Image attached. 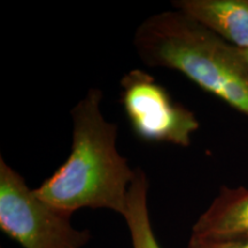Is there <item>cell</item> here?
Masks as SVG:
<instances>
[{
    "mask_svg": "<svg viewBox=\"0 0 248 248\" xmlns=\"http://www.w3.org/2000/svg\"><path fill=\"white\" fill-rule=\"evenodd\" d=\"M102 91L91 88L70 111L73 140L67 160L36 194L59 212L108 209L123 215L136 169L117 150V124L101 111Z\"/></svg>",
    "mask_w": 248,
    "mask_h": 248,
    "instance_id": "obj_1",
    "label": "cell"
},
{
    "mask_svg": "<svg viewBox=\"0 0 248 248\" xmlns=\"http://www.w3.org/2000/svg\"><path fill=\"white\" fill-rule=\"evenodd\" d=\"M147 67L176 70L248 116V63L239 48L177 9L147 17L133 35Z\"/></svg>",
    "mask_w": 248,
    "mask_h": 248,
    "instance_id": "obj_2",
    "label": "cell"
},
{
    "mask_svg": "<svg viewBox=\"0 0 248 248\" xmlns=\"http://www.w3.org/2000/svg\"><path fill=\"white\" fill-rule=\"evenodd\" d=\"M70 218L40 199L0 157V229L4 233L23 248H84L91 232L74 228Z\"/></svg>",
    "mask_w": 248,
    "mask_h": 248,
    "instance_id": "obj_3",
    "label": "cell"
},
{
    "mask_svg": "<svg viewBox=\"0 0 248 248\" xmlns=\"http://www.w3.org/2000/svg\"><path fill=\"white\" fill-rule=\"evenodd\" d=\"M121 101L132 130L145 141L188 147L200 128L193 111L145 70L132 69L122 77Z\"/></svg>",
    "mask_w": 248,
    "mask_h": 248,
    "instance_id": "obj_4",
    "label": "cell"
},
{
    "mask_svg": "<svg viewBox=\"0 0 248 248\" xmlns=\"http://www.w3.org/2000/svg\"><path fill=\"white\" fill-rule=\"evenodd\" d=\"M191 235L208 240L248 239V187L222 186L198 217Z\"/></svg>",
    "mask_w": 248,
    "mask_h": 248,
    "instance_id": "obj_5",
    "label": "cell"
},
{
    "mask_svg": "<svg viewBox=\"0 0 248 248\" xmlns=\"http://www.w3.org/2000/svg\"><path fill=\"white\" fill-rule=\"evenodd\" d=\"M172 7L234 47L248 49V0H175Z\"/></svg>",
    "mask_w": 248,
    "mask_h": 248,
    "instance_id": "obj_6",
    "label": "cell"
},
{
    "mask_svg": "<svg viewBox=\"0 0 248 248\" xmlns=\"http://www.w3.org/2000/svg\"><path fill=\"white\" fill-rule=\"evenodd\" d=\"M150 183L145 171L136 169V176L130 187L123 218L128 225L132 248H161L151 223L148 210Z\"/></svg>",
    "mask_w": 248,
    "mask_h": 248,
    "instance_id": "obj_7",
    "label": "cell"
},
{
    "mask_svg": "<svg viewBox=\"0 0 248 248\" xmlns=\"http://www.w3.org/2000/svg\"><path fill=\"white\" fill-rule=\"evenodd\" d=\"M186 248H248V239L208 240L191 235Z\"/></svg>",
    "mask_w": 248,
    "mask_h": 248,
    "instance_id": "obj_8",
    "label": "cell"
},
{
    "mask_svg": "<svg viewBox=\"0 0 248 248\" xmlns=\"http://www.w3.org/2000/svg\"><path fill=\"white\" fill-rule=\"evenodd\" d=\"M241 53H243V57L245 60H246V62L248 63V49H240Z\"/></svg>",
    "mask_w": 248,
    "mask_h": 248,
    "instance_id": "obj_9",
    "label": "cell"
}]
</instances>
